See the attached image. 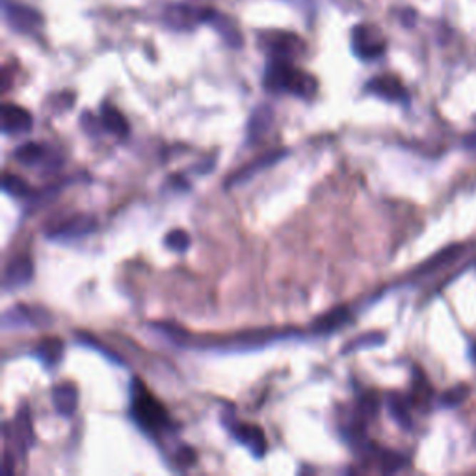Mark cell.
Wrapping results in <instances>:
<instances>
[{"mask_svg": "<svg viewBox=\"0 0 476 476\" xmlns=\"http://www.w3.org/2000/svg\"><path fill=\"white\" fill-rule=\"evenodd\" d=\"M34 278V263L30 257L21 255L10 260L4 272V288L6 290H17L23 288L32 281Z\"/></svg>", "mask_w": 476, "mask_h": 476, "instance_id": "9c48e42d", "label": "cell"}, {"mask_svg": "<svg viewBox=\"0 0 476 476\" xmlns=\"http://www.w3.org/2000/svg\"><path fill=\"white\" fill-rule=\"evenodd\" d=\"M465 147H469V149H475L476 151V134H471V136L465 138Z\"/></svg>", "mask_w": 476, "mask_h": 476, "instance_id": "1f68e13d", "label": "cell"}, {"mask_svg": "<svg viewBox=\"0 0 476 476\" xmlns=\"http://www.w3.org/2000/svg\"><path fill=\"white\" fill-rule=\"evenodd\" d=\"M52 405L56 410L58 415L69 417L75 415L76 407H79V391L76 385L73 383H60L52 389Z\"/></svg>", "mask_w": 476, "mask_h": 476, "instance_id": "7c38bea8", "label": "cell"}, {"mask_svg": "<svg viewBox=\"0 0 476 476\" xmlns=\"http://www.w3.org/2000/svg\"><path fill=\"white\" fill-rule=\"evenodd\" d=\"M285 156H287V151H272V153H266V155L259 156V158H255L253 162H250V164L245 166V168H242L240 171H236L231 179L227 181V188L248 183V181L253 179L255 175H259L260 171L272 168V166L278 164V162L281 161V158H285Z\"/></svg>", "mask_w": 476, "mask_h": 476, "instance_id": "30bf717a", "label": "cell"}, {"mask_svg": "<svg viewBox=\"0 0 476 476\" xmlns=\"http://www.w3.org/2000/svg\"><path fill=\"white\" fill-rule=\"evenodd\" d=\"M132 419L149 434H162L170 426L166 407L147 391L140 380H132Z\"/></svg>", "mask_w": 476, "mask_h": 476, "instance_id": "6da1fadb", "label": "cell"}, {"mask_svg": "<svg viewBox=\"0 0 476 476\" xmlns=\"http://www.w3.org/2000/svg\"><path fill=\"white\" fill-rule=\"evenodd\" d=\"M385 343V333L382 331H370V333H365L361 337H355L348 343V345L343 348L340 354H352V352H359V350H367V348H376V346H382Z\"/></svg>", "mask_w": 476, "mask_h": 476, "instance_id": "ffe728a7", "label": "cell"}, {"mask_svg": "<svg viewBox=\"0 0 476 476\" xmlns=\"http://www.w3.org/2000/svg\"><path fill=\"white\" fill-rule=\"evenodd\" d=\"M60 192H61V186L60 184H56V186H49V188H43V190H39V192L32 193V196L29 198V211L30 208H32V211L43 208L45 205H49L52 199H56V196Z\"/></svg>", "mask_w": 476, "mask_h": 476, "instance_id": "d4e9b609", "label": "cell"}, {"mask_svg": "<svg viewBox=\"0 0 476 476\" xmlns=\"http://www.w3.org/2000/svg\"><path fill=\"white\" fill-rule=\"evenodd\" d=\"M0 116H2V132H4L6 136H21V134H26V132L32 131V113L26 108H23V106H19V104H2Z\"/></svg>", "mask_w": 476, "mask_h": 476, "instance_id": "52a82bcc", "label": "cell"}, {"mask_svg": "<svg viewBox=\"0 0 476 476\" xmlns=\"http://www.w3.org/2000/svg\"><path fill=\"white\" fill-rule=\"evenodd\" d=\"M367 90L373 91L378 97H382V99L395 101V103L407 99V93H405L402 82L391 75H382L373 79V81L368 82Z\"/></svg>", "mask_w": 476, "mask_h": 476, "instance_id": "8fae6325", "label": "cell"}, {"mask_svg": "<svg viewBox=\"0 0 476 476\" xmlns=\"http://www.w3.org/2000/svg\"><path fill=\"white\" fill-rule=\"evenodd\" d=\"M467 395H469V391H467L465 385L452 387V389H448L447 393H443V396H441V405H443V407H457L460 404H463Z\"/></svg>", "mask_w": 476, "mask_h": 476, "instance_id": "f1b7e54d", "label": "cell"}, {"mask_svg": "<svg viewBox=\"0 0 476 476\" xmlns=\"http://www.w3.org/2000/svg\"><path fill=\"white\" fill-rule=\"evenodd\" d=\"M8 17H10L11 26L21 30V32H30V30H34L41 23V19H39V15L36 14V11L19 4L8 6Z\"/></svg>", "mask_w": 476, "mask_h": 476, "instance_id": "ac0fdd59", "label": "cell"}, {"mask_svg": "<svg viewBox=\"0 0 476 476\" xmlns=\"http://www.w3.org/2000/svg\"><path fill=\"white\" fill-rule=\"evenodd\" d=\"M264 84L270 90L288 91L303 99H309L316 91V81L309 73L300 71L288 60H278V58L270 64Z\"/></svg>", "mask_w": 476, "mask_h": 476, "instance_id": "7a4b0ae2", "label": "cell"}, {"mask_svg": "<svg viewBox=\"0 0 476 476\" xmlns=\"http://www.w3.org/2000/svg\"><path fill=\"white\" fill-rule=\"evenodd\" d=\"M405 465H407V460L402 454L393 452V450H383L380 454V467L383 472H398Z\"/></svg>", "mask_w": 476, "mask_h": 476, "instance_id": "484cf974", "label": "cell"}, {"mask_svg": "<svg viewBox=\"0 0 476 476\" xmlns=\"http://www.w3.org/2000/svg\"><path fill=\"white\" fill-rule=\"evenodd\" d=\"M227 428L233 434V437L248 447L255 457H264L266 450H268V441L264 435L263 428L257 425H245V422H236V420H226Z\"/></svg>", "mask_w": 476, "mask_h": 476, "instance_id": "5b68a950", "label": "cell"}, {"mask_svg": "<svg viewBox=\"0 0 476 476\" xmlns=\"http://www.w3.org/2000/svg\"><path fill=\"white\" fill-rule=\"evenodd\" d=\"M36 355L47 368H54L64 355V340L58 337H47L36 348Z\"/></svg>", "mask_w": 476, "mask_h": 476, "instance_id": "e0dca14e", "label": "cell"}, {"mask_svg": "<svg viewBox=\"0 0 476 476\" xmlns=\"http://www.w3.org/2000/svg\"><path fill=\"white\" fill-rule=\"evenodd\" d=\"M2 188H4L6 193H10L14 198H21V199H29L30 196L34 193V190L30 188L29 183L17 175L6 173L4 181H2Z\"/></svg>", "mask_w": 476, "mask_h": 476, "instance_id": "7402d4cb", "label": "cell"}, {"mask_svg": "<svg viewBox=\"0 0 476 476\" xmlns=\"http://www.w3.org/2000/svg\"><path fill=\"white\" fill-rule=\"evenodd\" d=\"M460 251H462V245H450V248H447V250L439 251L437 255H434V257L426 260L425 264H420L419 270H415V274L426 275V274H432V272H435V270L443 268V266H447L448 263H452V260L456 259L457 255H460Z\"/></svg>", "mask_w": 476, "mask_h": 476, "instance_id": "d6986e66", "label": "cell"}, {"mask_svg": "<svg viewBox=\"0 0 476 476\" xmlns=\"http://www.w3.org/2000/svg\"><path fill=\"white\" fill-rule=\"evenodd\" d=\"M164 244L168 250L175 251V253H184L192 244V238L184 229H173L164 236Z\"/></svg>", "mask_w": 476, "mask_h": 476, "instance_id": "cb8c5ba5", "label": "cell"}, {"mask_svg": "<svg viewBox=\"0 0 476 476\" xmlns=\"http://www.w3.org/2000/svg\"><path fill=\"white\" fill-rule=\"evenodd\" d=\"M274 123V110L268 104H260L257 108L251 112L250 121H248V127H245V136H248V142H259L260 138L270 131Z\"/></svg>", "mask_w": 476, "mask_h": 476, "instance_id": "4fadbf2b", "label": "cell"}, {"mask_svg": "<svg viewBox=\"0 0 476 476\" xmlns=\"http://www.w3.org/2000/svg\"><path fill=\"white\" fill-rule=\"evenodd\" d=\"M99 123H101V119H95L91 113H88V112L82 113L81 125H82V128L90 134V136H97V132H99Z\"/></svg>", "mask_w": 476, "mask_h": 476, "instance_id": "f546056e", "label": "cell"}, {"mask_svg": "<svg viewBox=\"0 0 476 476\" xmlns=\"http://www.w3.org/2000/svg\"><path fill=\"white\" fill-rule=\"evenodd\" d=\"M97 229V220H95L93 214H75V216L67 218L66 222H61L60 226L51 229L47 233L49 240H60V242H69V240H79V238H84V236L91 235V233Z\"/></svg>", "mask_w": 476, "mask_h": 476, "instance_id": "277c9868", "label": "cell"}, {"mask_svg": "<svg viewBox=\"0 0 476 476\" xmlns=\"http://www.w3.org/2000/svg\"><path fill=\"white\" fill-rule=\"evenodd\" d=\"M475 445H476V434H475Z\"/></svg>", "mask_w": 476, "mask_h": 476, "instance_id": "d6a6232c", "label": "cell"}, {"mask_svg": "<svg viewBox=\"0 0 476 476\" xmlns=\"http://www.w3.org/2000/svg\"><path fill=\"white\" fill-rule=\"evenodd\" d=\"M350 318H352V313L346 305L335 307L331 311L324 313L322 316H318L315 322H313V333L316 335H330L333 331H337L339 328H343L345 324H348Z\"/></svg>", "mask_w": 476, "mask_h": 476, "instance_id": "5bb4252c", "label": "cell"}, {"mask_svg": "<svg viewBox=\"0 0 476 476\" xmlns=\"http://www.w3.org/2000/svg\"><path fill=\"white\" fill-rule=\"evenodd\" d=\"M166 19L175 29H190L196 19V11H192L186 6H173L171 10H168Z\"/></svg>", "mask_w": 476, "mask_h": 476, "instance_id": "603a6c76", "label": "cell"}, {"mask_svg": "<svg viewBox=\"0 0 476 476\" xmlns=\"http://www.w3.org/2000/svg\"><path fill=\"white\" fill-rule=\"evenodd\" d=\"M380 410V398H378L376 393H367V395L361 396L359 400V415L361 419H374Z\"/></svg>", "mask_w": 476, "mask_h": 476, "instance_id": "83f0119b", "label": "cell"}, {"mask_svg": "<svg viewBox=\"0 0 476 476\" xmlns=\"http://www.w3.org/2000/svg\"><path fill=\"white\" fill-rule=\"evenodd\" d=\"M387 405H389V413H391L393 419L396 420V425L405 430L410 428L411 417L407 402H405L400 395H391L389 396V400H387Z\"/></svg>", "mask_w": 476, "mask_h": 476, "instance_id": "44dd1931", "label": "cell"}, {"mask_svg": "<svg viewBox=\"0 0 476 476\" xmlns=\"http://www.w3.org/2000/svg\"><path fill=\"white\" fill-rule=\"evenodd\" d=\"M6 437L11 439V443L15 445V450L24 456L26 450L32 447L34 443V428H32V417L26 405H23L19 413L15 415L14 422L10 426H6Z\"/></svg>", "mask_w": 476, "mask_h": 476, "instance_id": "8992f818", "label": "cell"}, {"mask_svg": "<svg viewBox=\"0 0 476 476\" xmlns=\"http://www.w3.org/2000/svg\"><path fill=\"white\" fill-rule=\"evenodd\" d=\"M354 51L359 58L373 60V58L382 56L385 51V41L374 26L363 24L354 30Z\"/></svg>", "mask_w": 476, "mask_h": 476, "instance_id": "ba28073f", "label": "cell"}, {"mask_svg": "<svg viewBox=\"0 0 476 476\" xmlns=\"http://www.w3.org/2000/svg\"><path fill=\"white\" fill-rule=\"evenodd\" d=\"M101 127L113 136H127L131 131L125 116L110 104H103V108H101Z\"/></svg>", "mask_w": 476, "mask_h": 476, "instance_id": "9a60e30c", "label": "cell"}, {"mask_svg": "<svg viewBox=\"0 0 476 476\" xmlns=\"http://www.w3.org/2000/svg\"><path fill=\"white\" fill-rule=\"evenodd\" d=\"M14 156H15V161L19 162V164L34 168V166H39V164H43V162H47L49 151H47V146H43V143L26 142L15 149Z\"/></svg>", "mask_w": 476, "mask_h": 476, "instance_id": "2e32d148", "label": "cell"}, {"mask_svg": "<svg viewBox=\"0 0 476 476\" xmlns=\"http://www.w3.org/2000/svg\"><path fill=\"white\" fill-rule=\"evenodd\" d=\"M76 339H79V343H81V345L88 346V348L97 350V352H99V354H103L104 358L110 359V361H112V363H116V365H123L121 359H119L118 355L113 354L112 350H108V348H106V346H101V345H99V340H95L93 337H91V335L82 333V331H79V333H76Z\"/></svg>", "mask_w": 476, "mask_h": 476, "instance_id": "4316f807", "label": "cell"}, {"mask_svg": "<svg viewBox=\"0 0 476 476\" xmlns=\"http://www.w3.org/2000/svg\"><path fill=\"white\" fill-rule=\"evenodd\" d=\"M177 463H179L181 467L192 465V463H196V452H193L192 448L183 447L179 452H177Z\"/></svg>", "mask_w": 476, "mask_h": 476, "instance_id": "4dcf8cb0", "label": "cell"}, {"mask_svg": "<svg viewBox=\"0 0 476 476\" xmlns=\"http://www.w3.org/2000/svg\"><path fill=\"white\" fill-rule=\"evenodd\" d=\"M52 322L51 315L41 307L15 305L4 313L2 325L4 330H21V328H45Z\"/></svg>", "mask_w": 476, "mask_h": 476, "instance_id": "3957f363", "label": "cell"}]
</instances>
